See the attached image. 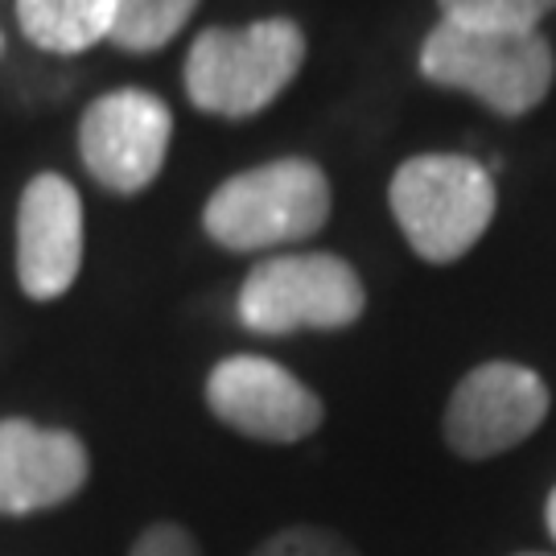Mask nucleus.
Returning <instances> with one entry per match:
<instances>
[{"instance_id": "10", "label": "nucleus", "mask_w": 556, "mask_h": 556, "mask_svg": "<svg viewBox=\"0 0 556 556\" xmlns=\"http://www.w3.org/2000/svg\"><path fill=\"white\" fill-rule=\"evenodd\" d=\"M87 445L25 417L0 420V516H34L75 498L87 482Z\"/></svg>"}, {"instance_id": "8", "label": "nucleus", "mask_w": 556, "mask_h": 556, "mask_svg": "<svg viewBox=\"0 0 556 556\" xmlns=\"http://www.w3.org/2000/svg\"><path fill=\"white\" fill-rule=\"evenodd\" d=\"M211 413L243 438L293 445L318 433L321 400L293 371L260 355L223 358L206 379Z\"/></svg>"}, {"instance_id": "6", "label": "nucleus", "mask_w": 556, "mask_h": 556, "mask_svg": "<svg viewBox=\"0 0 556 556\" xmlns=\"http://www.w3.org/2000/svg\"><path fill=\"white\" fill-rule=\"evenodd\" d=\"M174 140V116L161 96L140 87L108 91L83 112L79 153L103 190L140 194L153 186Z\"/></svg>"}, {"instance_id": "7", "label": "nucleus", "mask_w": 556, "mask_h": 556, "mask_svg": "<svg viewBox=\"0 0 556 556\" xmlns=\"http://www.w3.org/2000/svg\"><path fill=\"white\" fill-rule=\"evenodd\" d=\"M548 417V388L519 363H482L445 408V441L457 457H495L532 438Z\"/></svg>"}, {"instance_id": "16", "label": "nucleus", "mask_w": 556, "mask_h": 556, "mask_svg": "<svg viewBox=\"0 0 556 556\" xmlns=\"http://www.w3.org/2000/svg\"><path fill=\"white\" fill-rule=\"evenodd\" d=\"M544 519H548V536L556 540V491L548 495V507H544Z\"/></svg>"}, {"instance_id": "2", "label": "nucleus", "mask_w": 556, "mask_h": 556, "mask_svg": "<svg viewBox=\"0 0 556 556\" xmlns=\"http://www.w3.org/2000/svg\"><path fill=\"white\" fill-rule=\"evenodd\" d=\"M330 219V181L314 161L280 157L227 178L202 211V227L227 252H264L318 236Z\"/></svg>"}, {"instance_id": "5", "label": "nucleus", "mask_w": 556, "mask_h": 556, "mask_svg": "<svg viewBox=\"0 0 556 556\" xmlns=\"http://www.w3.org/2000/svg\"><path fill=\"white\" fill-rule=\"evenodd\" d=\"M367 305L363 280L342 256L293 252L260 260L239 289L236 314L252 334L346 330Z\"/></svg>"}, {"instance_id": "11", "label": "nucleus", "mask_w": 556, "mask_h": 556, "mask_svg": "<svg viewBox=\"0 0 556 556\" xmlns=\"http://www.w3.org/2000/svg\"><path fill=\"white\" fill-rule=\"evenodd\" d=\"M119 0H17L21 34L46 54H83L112 34Z\"/></svg>"}, {"instance_id": "3", "label": "nucleus", "mask_w": 556, "mask_h": 556, "mask_svg": "<svg viewBox=\"0 0 556 556\" xmlns=\"http://www.w3.org/2000/svg\"><path fill=\"white\" fill-rule=\"evenodd\" d=\"M553 46L540 29H470L441 21L420 46V75L482 100L498 116H523L553 87Z\"/></svg>"}, {"instance_id": "1", "label": "nucleus", "mask_w": 556, "mask_h": 556, "mask_svg": "<svg viewBox=\"0 0 556 556\" xmlns=\"http://www.w3.org/2000/svg\"><path fill=\"white\" fill-rule=\"evenodd\" d=\"M305 62V34L289 17L243 29H202L186 54V96L199 112L248 119L293 83Z\"/></svg>"}, {"instance_id": "4", "label": "nucleus", "mask_w": 556, "mask_h": 556, "mask_svg": "<svg viewBox=\"0 0 556 556\" xmlns=\"http://www.w3.org/2000/svg\"><path fill=\"white\" fill-rule=\"evenodd\" d=\"M388 199L404 239L429 264L466 256L495 219L491 169L457 153H420L404 161Z\"/></svg>"}, {"instance_id": "9", "label": "nucleus", "mask_w": 556, "mask_h": 556, "mask_svg": "<svg viewBox=\"0 0 556 556\" xmlns=\"http://www.w3.org/2000/svg\"><path fill=\"white\" fill-rule=\"evenodd\" d=\"M83 268V199L62 174H38L17 206V280L25 298H62Z\"/></svg>"}, {"instance_id": "14", "label": "nucleus", "mask_w": 556, "mask_h": 556, "mask_svg": "<svg viewBox=\"0 0 556 556\" xmlns=\"http://www.w3.org/2000/svg\"><path fill=\"white\" fill-rule=\"evenodd\" d=\"M252 556H358L351 540L334 536L326 528H285L268 536Z\"/></svg>"}, {"instance_id": "15", "label": "nucleus", "mask_w": 556, "mask_h": 556, "mask_svg": "<svg viewBox=\"0 0 556 556\" xmlns=\"http://www.w3.org/2000/svg\"><path fill=\"white\" fill-rule=\"evenodd\" d=\"M128 556H202V548L181 523H153L132 540Z\"/></svg>"}, {"instance_id": "17", "label": "nucleus", "mask_w": 556, "mask_h": 556, "mask_svg": "<svg viewBox=\"0 0 556 556\" xmlns=\"http://www.w3.org/2000/svg\"><path fill=\"white\" fill-rule=\"evenodd\" d=\"M519 556H544V553H519Z\"/></svg>"}, {"instance_id": "12", "label": "nucleus", "mask_w": 556, "mask_h": 556, "mask_svg": "<svg viewBox=\"0 0 556 556\" xmlns=\"http://www.w3.org/2000/svg\"><path fill=\"white\" fill-rule=\"evenodd\" d=\"M199 0H119L108 41L128 54H153L181 34Z\"/></svg>"}, {"instance_id": "13", "label": "nucleus", "mask_w": 556, "mask_h": 556, "mask_svg": "<svg viewBox=\"0 0 556 556\" xmlns=\"http://www.w3.org/2000/svg\"><path fill=\"white\" fill-rule=\"evenodd\" d=\"M441 17L470 29H511L532 34L556 9V0H438Z\"/></svg>"}]
</instances>
